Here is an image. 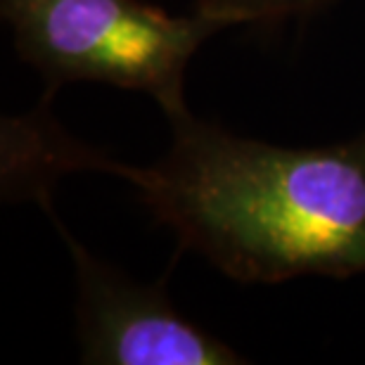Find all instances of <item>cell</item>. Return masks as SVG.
<instances>
[{"label":"cell","mask_w":365,"mask_h":365,"mask_svg":"<svg viewBox=\"0 0 365 365\" xmlns=\"http://www.w3.org/2000/svg\"><path fill=\"white\" fill-rule=\"evenodd\" d=\"M67 242L76 271L81 361L88 365H235L237 351L173 309L166 284H143L95 259L53 214L48 190L34 195Z\"/></svg>","instance_id":"cell-3"},{"label":"cell","mask_w":365,"mask_h":365,"mask_svg":"<svg viewBox=\"0 0 365 365\" xmlns=\"http://www.w3.org/2000/svg\"><path fill=\"white\" fill-rule=\"evenodd\" d=\"M332 0H197V12L223 21L225 26L245 21L277 19L323 7Z\"/></svg>","instance_id":"cell-4"},{"label":"cell","mask_w":365,"mask_h":365,"mask_svg":"<svg viewBox=\"0 0 365 365\" xmlns=\"http://www.w3.org/2000/svg\"><path fill=\"white\" fill-rule=\"evenodd\" d=\"M0 10L17 53L53 86L102 81L150 93L166 116L187 109L190 57L228 29L197 10L173 17L143 0H0Z\"/></svg>","instance_id":"cell-2"},{"label":"cell","mask_w":365,"mask_h":365,"mask_svg":"<svg viewBox=\"0 0 365 365\" xmlns=\"http://www.w3.org/2000/svg\"><path fill=\"white\" fill-rule=\"evenodd\" d=\"M173 143L155 166L98 155L38 109L3 126V182L48 185L98 169L130 180L182 247L237 282L365 275V133L325 148H284L166 116Z\"/></svg>","instance_id":"cell-1"}]
</instances>
